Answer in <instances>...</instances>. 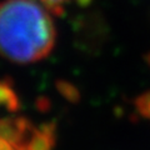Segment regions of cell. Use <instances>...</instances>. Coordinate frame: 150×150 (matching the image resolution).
<instances>
[{
    "mask_svg": "<svg viewBox=\"0 0 150 150\" xmlns=\"http://www.w3.org/2000/svg\"><path fill=\"white\" fill-rule=\"evenodd\" d=\"M38 1H40L43 5H45L53 14L60 15L68 6L83 5V4H86L89 0H38Z\"/></svg>",
    "mask_w": 150,
    "mask_h": 150,
    "instance_id": "4",
    "label": "cell"
},
{
    "mask_svg": "<svg viewBox=\"0 0 150 150\" xmlns=\"http://www.w3.org/2000/svg\"><path fill=\"white\" fill-rule=\"evenodd\" d=\"M53 13L38 0L0 3V54L18 64L46 58L56 41Z\"/></svg>",
    "mask_w": 150,
    "mask_h": 150,
    "instance_id": "1",
    "label": "cell"
},
{
    "mask_svg": "<svg viewBox=\"0 0 150 150\" xmlns=\"http://www.w3.org/2000/svg\"><path fill=\"white\" fill-rule=\"evenodd\" d=\"M19 106V100L15 91L11 89L8 81H0V108L8 110H15Z\"/></svg>",
    "mask_w": 150,
    "mask_h": 150,
    "instance_id": "3",
    "label": "cell"
},
{
    "mask_svg": "<svg viewBox=\"0 0 150 150\" xmlns=\"http://www.w3.org/2000/svg\"><path fill=\"white\" fill-rule=\"evenodd\" d=\"M55 143V130L46 124L34 129L26 143V150H51Z\"/></svg>",
    "mask_w": 150,
    "mask_h": 150,
    "instance_id": "2",
    "label": "cell"
}]
</instances>
